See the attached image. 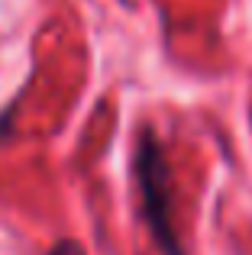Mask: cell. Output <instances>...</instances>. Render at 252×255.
I'll return each instance as SVG.
<instances>
[{"mask_svg": "<svg viewBox=\"0 0 252 255\" xmlns=\"http://www.w3.org/2000/svg\"><path fill=\"white\" fill-rule=\"evenodd\" d=\"M52 255H84V252H81V246H75V243H58L55 249H52Z\"/></svg>", "mask_w": 252, "mask_h": 255, "instance_id": "2", "label": "cell"}, {"mask_svg": "<svg viewBox=\"0 0 252 255\" xmlns=\"http://www.w3.org/2000/svg\"><path fill=\"white\" fill-rule=\"evenodd\" d=\"M132 168H136L142 210H145V220H149V233L155 239V246L165 255H184L181 243H178L175 217H171V207H175L171 204V174H168V162H165L155 129H142Z\"/></svg>", "mask_w": 252, "mask_h": 255, "instance_id": "1", "label": "cell"}]
</instances>
